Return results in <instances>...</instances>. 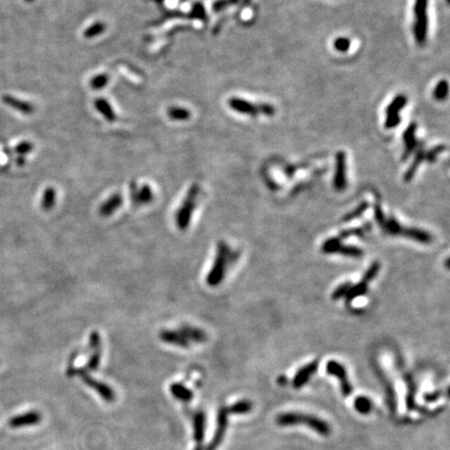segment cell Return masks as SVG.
<instances>
[{
	"mask_svg": "<svg viewBox=\"0 0 450 450\" xmlns=\"http://www.w3.org/2000/svg\"><path fill=\"white\" fill-rule=\"evenodd\" d=\"M232 253L228 245L225 242L221 241L217 246V252L215 261L213 263L212 269L206 275V283L210 287L219 286L225 276L226 266L229 261L232 260Z\"/></svg>",
	"mask_w": 450,
	"mask_h": 450,
	"instance_id": "6da1fadb",
	"label": "cell"
},
{
	"mask_svg": "<svg viewBox=\"0 0 450 450\" xmlns=\"http://www.w3.org/2000/svg\"><path fill=\"white\" fill-rule=\"evenodd\" d=\"M277 423L280 425H294L304 423L306 426L319 432L322 436H328L330 432L329 425L323 420L317 418L315 416L306 415L302 413H285L280 414L277 417Z\"/></svg>",
	"mask_w": 450,
	"mask_h": 450,
	"instance_id": "7a4b0ae2",
	"label": "cell"
},
{
	"mask_svg": "<svg viewBox=\"0 0 450 450\" xmlns=\"http://www.w3.org/2000/svg\"><path fill=\"white\" fill-rule=\"evenodd\" d=\"M199 186L193 183L188 191V193L183 199V201L175 214V222L180 230H186L191 222L192 215H193L195 207L197 205V198L199 195Z\"/></svg>",
	"mask_w": 450,
	"mask_h": 450,
	"instance_id": "3957f363",
	"label": "cell"
},
{
	"mask_svg": "<svg viewBox=\"0 0 450 450\" xmlns=\"http://www.w3.org/2000/svg\"><path fill=\"white\" fill-rule=\"evenodd\" d=\"M428 0H415L414 4V37L417 44L424 45L428 32Z\"/></svg>",
	"mask_w": 450,
	"mask_h": 450,
	"instance_id": "277c9868",
	"label": "cell"
},
{
	"mask_svg": "<svg viewBox=\"0 0 450 450\" xmlns=\"http://www.w3.org/2000/svg\"><path fill=\"white\" fill-rule=\"evenodd\" d=\"M228 105L232 111L239 114L248 115V116H257V115H266L273 116L275 114V108L269 103H252L249 102L245 99L239 97H231L228 100Z\"/></svg>",
	"mask_w": 450,
	"mask_h": 450,
	"instance_id": "5b68a950",
	"label": "cell"
},
{
	"mask_svg": "<svg viewBox=\"0 0 450 450\" xmlns=\"http://www.w3.org/2000/svg\"><path fill=\"white\" fill-rule=\"evenodd\" d=\"M68 374L70 375V376H74V375H76V376L81 378V380L85 382L88 387L95 390L97 393L103 398L104 401L106 402L115 401L116 395H115L114 390L110 386H107L106 383L102 381H99L92 376H90L85 369H82V368L75 369L73 368V367H71V368L68 370Z\"/></svg>",
	"mask_w": 450,
	"mask_h": 450,
	"instance_id": "8992f818",
	"label": "cell"
},
{
	"mask_svg": "<svg viewBox=\"0 0 450 450\" xmlns=\"http://www.w3.org/2000/svg\"><path fill=\"white\" fill-rule=\"evenodd\" d=\"M322 251L324 253H339L346 256L358 257L364 254L363 249L351 245L341 244V241L335 237L326 240L322 245Z\"/></svg>",
	"mask_w": 450,
	"mask_h": 450,
	"instance_id": "52a82bcc",
	"label": "cell"
},
{
	"mask_svg": "<svg viewBox=\"0 0 450 450\" xmlns=\"http://www.w3.org/2000/svg\"><path fill=\"white\" fill-rule=\"evenodd\" d=\"M407 102V98L400 94L397 95L392 102L388 105L387 110H386V122H385V127L388 129L391 128H395L397 125L401 122V118H400L399 113L401 112L402 108L405 106Z\"/></svg>",
	"mask_w": 450,
	"mask_h": 450,
	"instance_id": "ba28073f",
	"label": "cell"
},
{
	"mask_svg": "<svg viewBox=\"0 0 450 450\" xmlns=\"http://www.w3.org/2000/svg\"><path fill=\"white\" fill-rule=\"evenodd\" d=\"M326 371L331 375H335V376L340 380L342 392H343V394L345 396L351 395L352 386L347 378V372L343 365H341L336 361H329L326 365Z\"/></svg>",
	"mask_w": 450,
	"mask_h": 450,
	"instance_id": "9c48e42d",
	"label": "cell"
},
{
	"mask_svg": "<svg viewBox=\"0 0 450 450\" xmlns=\"http://www.w3.org/2000/svg\"><path fill=\"white\" fill-rule=\"evenodd\" d=\"M347 186L346 178V153L339 151L336 155V172L333 178V187L337 191H343Z\"/></svg>",
	"mask_w": 450,
	"mask_h": 450,
	"instance_id": "30bf717a",
	"label": "cell"
},
{
	"mask_svg": "<svg viewBox=\"0 0 450 450\" xmlns=\"http://www.w3.org/2000/svg\"><path fill=\"white\" fill-rule=\"evenodd\" d=\"M417 127L418 126H417L416 123H411L403 132L404 151L402 154V162H405L407 158L412 155L414 151L419 149V146L421 143L416 138Z\"/></svg>",
	"mask_w": 450,
	"mask_h": 450,
	"instance_id": "8fae6325",
	"label": "cell"
},
{
	"mask_svg": "<svg viewBox=\"0 0 450 450\" xmlns=\"http://www.w3.org/2000/svg\"><path fill=\"white\" fill-rule=\"evenodd\" d=\"M42 420V416L37 411H30L27 413H23L20 415L14 416L10 420V426L13 428H20L25 426H31L40 423Z\"/></svg>",
	"mask_w": 450,
	"mask_h": 450,
	"instance_id": "7c38bea8",
	"label": "cell"
},
{
	"mask_svg": "<svg viewBox=\"0 0 450 450\" xmlns=\"http://www.w3.org/2000/svg\"><path fill=\"white\" fill-rule=\"evenodd\" d=\"M160 339L164 343L173 346H177L181 348H188L190 346L189 342L182 336V333L178 329H163L160 331Z\"/></svg>",
	"mask_w": 450,
	"mask_h": 450,
	"instance_id": "4fadbf2b",
	"label": "cell"
},
{
	"mask_svg": "<svg viewBox=\"0 0 450 450\" xmlns=\"http://www.w3.org/2000/svg\"><path fill=\"white\" fill-rule=\"evenodd\" d=\"M318 361H314L310 364H307L303 366L302 368H300L297 373L295 374V377L293 379V387L296 389H299L303 387L307 380L312 377V375L318 370Z\"/></svg>",
	"mask_w": 450,
	"mask_h": 450,
	"instance_id": "5bb4252c",
	"label": "cell"
},
{
	"mask_svg": "<svg viewBox=\"0 0 450 450\" xmlns=\"http://www.w3.org/2000/svg\"><path fill=\"white\" fill-rule=\"evenodd\" d=\"M178 330L182 333V336L186 338L189 343L194 342V343L200 344L204 343L207 340V336L204 330H202L201 328L192 326V325L189 324H182L178 328Z\"/></svg>",
	"mask_w": 450,
	"mask_h": 450,
	"instance_id": "9a60e30c",
	"label": "cell"
},
{
	"mask_svg": "<svg viewBox=\"0 0 450 450\" xmlns=\"http://www.w3.org/2000/svg\"><path fill=\"white\" fill-rule=\"evenodd\" d=\"M2 102L12 107L13 110L19 112L24 115H31L35 112V106L27 101H23V100L17 98L12 95H3L2 96Z\"/></svg>",
	"mask_w": 450,
	"mask_h": 450,
	"instance_id": "2e32d148",
	"label": "cell"
},
{
	"mask_svg": "<svg viewBox=\"0 0 450 450\" xmlns=\"http://www.w3.org/2000/svg\"><path fill=\"white\" fill-rule=\"evenodd\" d=\"M399 236L410 238L412 240H415L417 242H419V243H423V244H429L432 242V236L428 231H425L420 228H415V227L402 226L401 229H400Z\"/></svg>",
	"mask_w": 450,
	"mask_h": 450,
	"instance_id": "e0dca14e",
	"label": "cell"
},
{
	"mask_svg": "<svg viewBox=\"0 0 450 450\" xmlns=\"http://www.w3.org/2000/svg\"><path fill=\"white\" fill-rule=\"evenodd\" d=\"M123 203V197L120 193H114L99 206V214L102 217H108L114 214Z\"/></svg>",
	"mask_w": 450,
	"mask_h": 450,
	"instance_id": "ac0fdd59",
	"label": "cell"
},
{
	"mask_svg": "<svg viewBox=\"0 0 450 450\" xmlns=\"http://www.w3.org/2000/svg\"><path fill=\"white\" fill-rule=\"evenodd\" d=\"M194 440L196 442V450H201V445L204 439L205 429V414L199 411L194 415Z\"/></svg>",
	"mask_w": 450,
	"mask_h": 450,
	"instance_id": "d6986e66",
	"label": "cell"
},
{
	"mask_svg": "<svg viewBox=\"0 0 450 450\" xmlns=\"http://www.w3.org/2000/svg\"><path fill=\"white\" fill-rule=\"evenodd\" d=\"M94 106L96 111L101 114L103 118L108 122H114L117 119V115L114 111L112 104L103 97H98L94 100Z\"/></svg>",
	"mask_w": 450,
	"mask_h": 450,
	"instance_id": "ffe728a7",
	"label": "cell"
},
{
	"mask_svg": "<svg viewBox=\"0 0 450 450\" xmlns=\"http://www.w3.org/2000/svg\"><path fill=\"white\" fill-rule=\"evenodd\" d=\"M170 392L174 398H176L181 402H190L194 396L193 392L179 382L172 383L170 386Z\"/></svg>",
	"mask_w": 450,
	"mask_h": 450,
	"instance_id": "44dd1931",
	"label": "cell"
},
{
	"mask_svg": "<svg viewBox=\"0 0 450 450\" xmlns=\"http://www.w3.org/2000/svg\"><path fill=\"white\" fill-rule=\"evenodd\" d=\"M424 161H425V150L419 148L418 150H416V153H415L414 160H413L411 166L408 167V169L406 170V172H405V174H404V180H405L406 182L411 181V180L414 178L417 170H418V168H419V166H420V165L422 164V162H424Z\"/></svg>",
	"mask_w": 450,
	"mask_h": 450,
	"instance_id": "7402d4cb",
	"label": "cell"
},
{
	"mask_svg": "<svg viewBox=\"0 0 450 450\" xmlns=\"http://www.w3.org/2000/svg\"><path fill=\"white\" fill-rule=\"evenodd\" d=\"M167 115L173 121H188L191 118V112L182 106H170L167 110Z\"/></svg>",
	"mask_w": 450,
	"mask_h": 450,
	"instance_id": "603a6c76",
	"label": "cell"
},
{
	"mask_svg": "<svg viewBox=\"0 0 450 450\" xmlns=\"http://www.w3.org/2000/svg\"><path fill=\"white\" fill-rule=\"evenodd\" d=\"M56 200V191L52 187H48L44 190L41 200V206L43 210L49 211L54 206Z\"/></svg>",
	"mask_w": 450,
	"mask_h": 450,
	"instance_id": "cb8c5ba5",
	"label": "cell"
},
{
	"mask_svg": "<svg viewBox=\"0 0 450 450\" xmlns=\"http://www.w3.org/2000/svg\"><path fill=\"white\" fill-rule=\"evenodd\" d=\"M106 30V24L102 21H96L93 24H91L89 27H87L83 31V37L88 40L94 39L96 37L101 36L102 33Z\"/></svg>",
	"mask_w": 450,
	"mask_h": 450,
	"instance_id": "d4e9b609",
	"label": "cell"
},
{
	"mask_svg": "<svg viewBox=\"0 0 450 450\" xmlns=\"http://www.w3.org/2000/svg\"><path fill=\"white\" fill-rule=\"evenodd\" d=\"M154 194L152 188L147 183L142 186L138 189V198H137V205H144L148 204L153 200Z\"/></svg>",
	"mask_w": 450,
	"mask_h": 450,
	"instance_id": "484cf974",
	"label": "cell"
},
{
	"mask_svg": "<svg viewBox=\"0 0 450 450\" xmlns=\"http://www.w3.org/2000/svg\"><path fill=\"white\" fill-rule=\"evenodd\" d=\"M371 227H372L371 223L368 222V223L364 224V226L362 227H353V228H349V229H345L343 231H341L340 235L337 238L340 241H342L349 237H363L367 231L371 229Z\"/></svg>",
	"mask_w": 450,
	"mask_h": 450,
	"instance_id": "4316f807",
	"label": "cell"
},
{
	"mask_svg": "<svg viewBox=\"0 0 450 450\" xmlns=\"http://www.w3.org/2000/svg\"><path fill=\"white\" fill-rule=\"evenodd\" d=\"M367 291H368V285L361 280V282H358L356 285L349 288L347 294L345 295L346 302L349 303L351 302L354 298L365 295L367 293Z\"/></svg>",
	"mask_w": 450,
	"mask_h": 450,
	"instance_id": "83f0119b",
	"label": "cell"
},
{
	"mask_svg": "<svg viewBox=\"0 0 450 450\" xmlns=\"http://www.w3.org/2000/svg\"><path fill=\"white\" fill-rule=\"evenodd\" d=\"M108 81H110V76L106 73H99L90 79L89 85L92 90L99 91L105 88Z\"/></svg>",
	"mask_w": 450,
	"mask_h": 450,
	"instance_id": "f1b7e54d",
	"label": "cell"
},
{
	"mask_svg": "<svg viewBox=\"0 0 450 450\" xmlns=\"http://www.w3.org/2000/svg\"><path fill=\"white\" fill-rule=\"evenodd\" d=\"M189 16L192 19L199 20L202 22L207 21V14L205 11V7L201 2H194L192 4Z\"/></svg>",
	"mask_w": 450,
	"mask_h": 450,
	"instance_id": "f546056e",
	"label": "cell"
},
{
	"mask_svg": "<svg viewBox=\"0 0 450 450\" xmlns=\"http://www.w3.org/2000/svg\"><path fill=\"white\" fill-rule=\"evenodd\" d=\"M354 407L358 413L369 414L372 410V403L369 398H367L365 396H360L355 399Z\"/></svg>",
	"mask_w": 450,
	"mask_h": 450,
	"instance_id": "4dcf8cb0",
	"label": "cell"
},
{
	"mask_svg": "<svg viewBox=\"0 0 450 450\" xmlns=\"http://www.w3.org/2000/svg\"><path fill=\"white\" fill-rule=\"evenodd\" d=\"M251 402L247 401V400H241V401L232 404L229 408H226V410L227 413L231 414H246L251 410Z\"/></svg>",
	"mask_w": 450,
	"mask_h": 450,
	"instance_id": "1f68e13d",
	"label": "cell"
},
{
	"mask_svg": "<svg viewBox=\"0 0 450 450\" xmlns=\"http://www.w3.org/2000/svg\"><path fill=\"white\" fill-rule=\"evenodd\" d=\"M368 207H369V202L363 201L360 205H358L357 207H355L352 212L347 213V214L344 216L343 221L348 222V221H352V220H354V219H357L358 217H361V216L367 211V208H368Z\"/></svg>",
	"mask_w": 450,
	"mask_h": 450,
	"instance_id": "d6a6232c",
	"label": "cell"
},
{
	"mask_svg": "<svg viewBox=\"0 0 450 450\" xmlns=\"http://www.w3.org/2000/svg\"><path fill=\"white\" fill-rule=\"evenodd\" d=\"M92 350H93V353H92V355L89 358V361L86 365V369L94 371L98 368L100 365V361H101V348H96Z\"/></svg>",
	"mask_w": 450,
	"mask_h": 450,
	"instance_id": "836d02e7",
	"label": "cell"
},
{
	"mask_svg": "<svg viewBox=\"0 0 450 450\" xmlns=\"http://www.w3.org/2000/svg\"><path fill=\"white\" fill-rule=\"evenodd\" d=\"M241 1L242 0H216L212 4V10L214 13H221L229 6L236 5Z\"/></svg>",
	"mask_w": 450,
	"mask_h": 450,
	"instance_id": "e575fe53",
	"label": "cell"
},
{
	"mask_svg": "<svg viewBox=\"0 0 450 450\" xmlns=\"http://www.w3.org/2000/svg\"><path fill=\"white\" fill-rule=\"evenodd\" d=\"M448 95V82L447 80H440L437 85L435 91H433V97H435L439 101H443V100Z\"/></svg>",
	"mask_w": 450,
	"mask_h": 450,
	"instance_id": "d590c367",
	"label": "cell"
},
{
	"mask_svg": "<svg viewBox=\"0 0 450 450\" xmlns=\"http://www.w3.org/2000/svg\"><path fill=\"white\" fill-rule=\"evenodd\" d=\"M379 269H380V264L378 262H374L371 264V266L368 268V270H367L364 274V276L362 278V281H364L365 283H367V285H368V283L373 280L375 277L377 276V274L379 272Z\"/></svg>",
	"mask_w": 450,
	"mask_h": 450,
	"instance_id": "8d00e7d4",
	"label": "cell"
},
{
	"mask_svg": "<svg viewBox=\"0 0 450 450\" xmlns=\"http://www.w3.org/2000/svg\"><path fill=\"white\" fill-rule=\"evenodd\" d=\"M446 149L445 145H438L436 147L431 148L428 151H425V161L428 163H435L437 160V156L444 151Z\"/></svg>",
	"mask_w": 450,
	"mask_h": 450,
	"instance_id": "74e56055",
	"label": "cell"
},
{
	"mask_svg": "<svg viewBox=\"0 0 450 450\" xmlns=\"http://www.w3.org/2000/svg\"><path fill=\"white\" fill-rule=\"evenodd\" d=\"M333 46L339 52H347L350 46H351V41L346 37H340L333 42Z\"/></svg>",
	"mask_w": 450,
	"mask_h": 450,
	"instance_id": "f35d334b",
	"label": "cell"
},
{
	"mask_svg": "<svg viewBox=\"0 0 450 450\" xmlns=\"http://www.w3.org/2000/svg\"><path fill=\"white\" fill-rule=\"evenodd\" d=\"M32 149H33V144L30 143L29 141H22L19 144L16 145L14 151L21 156H24V155L30 153L32 151Z\"/></svg>",
	"mask_w": 450,
	"mask_h": 450,
	"instance_id": "ab89813d",
	"label": "cell"
},
{
	"mask_svg": "<svg viewBox=\"0 0 450 450\" xmlns=\"http://www.w3.org/2000/svg\"><path fill=\"white\" fill-rule=\"evenodd\" d=\"M350 287H351V283H350V282L342 283V285H340L335 291L332 292L331 298L333 300H339L340 298H342V297L345 296L347 294V292H348Z\"/></svg>",
	"mask_w": 450,
	"mask_h": 450,
	"instance_id": "60d3db41",
	"label": "cell"
},
{
	"mask_svg": "<svg viewBox=\"0 0 450 450\" xmlns=\"http://www.w3.org/2000/svg\"><path fill=\"white\" fill-rule=\"evenodd\" d=\"M374 216H375V220H376L377 224L382 228L383 225H385V223H386L387 218H386L385 213H383V211L381 210V207H380L379 204H375L374 205Z\"/></svg>",
	"mask_w": 450,
	"mask_h": 450,
	"instance_id": "b9f144b4",
	"label": "cell"
},
{
	"mask_svg": "<svg viewBox=\"0 0 450 450\" xmlns=\"http://www.w3.org/2000/svg\"><path fill=\"white\" fill-rule=\"evenodd\" d=\"M138 185L136 181H131L129 185V195L132 203L137 205V198H138Z\"/></svg>",
	"mask_w": 450,
	"mask_h": 450,
	"instance_id": "7bdbcfd3",
	"label": "cell"
},
{
	"mask_svg": "<svg viewBox=\"0 0 450 450\" xmlns=\"http://www.w3.org/2000/svg\"><path fill=\"white\" fill-rule=\"evenodd\" d=\"M16 163H17V165H19V166H23V165H25V163H26V161H25L24 156H21V155H20L18 158H17Z\"/></svg>",
	"mask_w": 450,
	"mask_h": 450,
	"instance_id": "ee69618b",
	"label": "cell"
},
{
	"mask_svg": "<svg viewBox=\"0 0 450 450\" xmlns=\"http://www.w3.org/2000/svg\"><path fill=\"white\" fill-rule=\"evenodd\" d=\"M154 1H155L156 3H158V4H162V3L165 1V0H154Z\"/></svg>",
	"mask_w": 450,
	"mask_h": 450,
	"instance_id": "f6af8a7d",
	"label": "cell"
},
{
	"mask_svg": "<svg viewBox=\"0 0 450 450\" xmlns=\"http://www.w3.org/2000/svg\"><path fill=\"white\" fill-rule=\"evenodd\" d=\"M24 1H25V2H27V3H31V2L35 1V0H24Z\"/></svg>",
	"mask_w": 450,
	"mask_h": 450,
	"instance_id": "bcb514c9",
	"label": "cell"
},
{
	"mask_svg": "<svg viewBox=\"0 0 450 450\" xmlns=\"http://www.w3.org/2000/svg\"><path fill=\"white\" fill-rule=\"evenodd\" d=\"M187 1H188V0H179V2H180V3H183V2H187Z\"/></svg>",
	"mask_w": 450,
	"mask_h": 450,
	"instance_id": "7dc6e473",
	"label": "cell"
},
{
	"mask_svg": "<svg viewBox=\"0 0 450 450\" xmlns=\"http://www.w3.org/2000/svg\"><path fill=\"white\" fill-rule=\"evenodd\" d=\"M447 2H449V0H447Z\"/></svg>",
	"mask_w": 450,
	"mask_h": 450,
	"instance_id": "c3c4849f",
	"label": "cell"
}]
</instances>
